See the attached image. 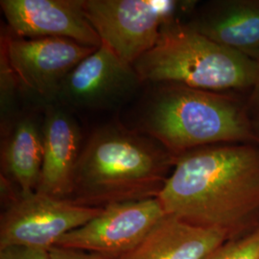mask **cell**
Here are the masks:
<instances>
[{
	"label": "cell",
	"instance_id": "obj_16",
	"mask_svg": "<svg viewBox=\"0 0 259 259\" xmlns=\"http://www.w3.org/2000/svg\"><path fill=\"white\" fill-rule=\"evenodd\" d=\"M19 88L17 75L10 65L9 60L1 48L0 51V106H1V127L6 134L9 130L8 124L13 112L16 93Z\"/></svg>",
	"mask_w": 259,
	"mask_h": 259
},
{
	"label": "cell",
	"instance_id": "obj_17",
	"mask_svg": "<svg viewBox=\"0 0 259 259\" xmlns=\"http://www.w3.org/2000/svg\"><path fill=\"white\" fill-rule=\"evenodd\" d=\"M49 259H115L84 250L55 246L48 250Z\"/></svg>",
	"mask_w": 259,
	"mask_h": 259
},
{
	"label": "cell",
	"instance_id": "obj_10",
	"mask_svg": "<svg viewBox=\"0 0 259 259\" xmlns=\"http://www.w3.org/2000/svg\"><path fill=\"white\" fill-rule=\"evenodd\" d=\"M0 6L15 36L64 37L93 48L102 45L84 15L83 0H1Z\"/></svg>",
	"mask_w": 259,
	"mask_h": 259
},
{
	"label": "cell",
	"instance_id": "obj_4",
	"mask_svg": "<svg viewBox=\"0 0 259 259\" xmlns=\"http://www.w3.org/2000/svg\"><path fill=\"white\" fill-rule=\"evenodd\" d=\"M133 66L141 82L175 83L214 93L250 92L258 74L257 62L173 19L162 26L154 47Z\"/></svg>",
	"mask_w": 259,
	"mask_h": 259
},
{
	"label": "cell",
	"instance_id": "obj_13",
	"mask_svg": "<svg viewBox=\"0 0 259 259\" xmlns=\"http://www.w3.org/2000/svg\"><path fill=\"white\" fill-rule=\"evenodd\" d=\"M230 238L166 214L134 250L116 259H205Z\"/></svg>",
	"mask_w": 259,
	"mask_h": 259
},
{
	"label": "cell",
	"instance_id": "obj_7",
	"mask_svg": "<svg viewBox=\"0 0 259 259\" xmlns=\"http://www.w3.org/2000/svg\"><path fill=\"white\" fill-rule=\"evenodd\" d=\"M165 215L158 198L110 204L56 246L118 258L134 250Z\"/></svg>",
	"mask_w": 259,
	"mask_h": 259
},
{
	"label": "cell",
	"instance_id": "obj_15",
	"mask_svg": "<svg viewBox=\"0 0 259 259\" xmlns=\"http://www.w3.org/2000/svg\"><path fill=\"white\" fill-rule=\"evenodd\" d=\"M205 259H259V221L246 235L228 239Z\"/></svg>",
	"mask_w": 259,
	"mask_h": 259
},
{
	"label": "cell",
	"instance_id": "obj_3",
	"mask_svg": "<svg viewBox=\"0 0 259 259\" xmlns=\"http://www.w3.org/2000/svg\"><path fill=\"white\" fill-rule=\"evenodd\" d=\"M249 110L224 93L163 83L145 111L142 129L177 157L212 145L256 144Z\"/></svg>",
	"mask_w": 259,
	"mask_h": 259
},
{
	"label": "cell",
	"instance_id": "obj_18",
	"mask_svg": "<svg viewBox=\"0 0 259 259\" xmlns=\"http://www.w3.org/2000/svg\"><path fill=\"white\" fill-rule=\"evenodd\" d=\"M0 259H49L48 250L8 248L0 250Z\"/></svg>",
	"mask_w": 259,
	"mask_h": 259
},
{
	"label": "cell",
	"instance_id": "obj_5",
	"mask_svg": "<svg viewBox=\"0 0 259 259\" xmlns=\"http://www.w3.org/2000/svg\"><path fill=\"white\" fill-rule=\"evenodd\" d=\"M103 208L34 192L10 200L0 218V250H49L66 233L92 221Z\"/></svg>",
	"mask_w": 259,
	"mask_h": 259
},
{
	"label": "cell",
	"instance_id": "obj_20",
	"mask_svg": "<svg viewBox=\"0 0 259 259\" xmlns=\"http://www.w3.org/2000/svg\"><path fill=\"white\" fill-rule=\"evenodd\" d=\"M255 113H256V116H255V119L253 120V124H254V129L256 132V136H257V139H258V144H259V108L254 110Z\"/></svg>",
	"mask_w": 259,
	"mask_h": 259
},
{
	"label": "cell",
	"instance_id": "obj_6",
	"mask_svg": "<svg viewBox=\"0 0 259 259\" xmlns=\"http://www.w3.org/2000/svg\"><path fill=\"white\" fill-rule=\"evenodd\" d=\"M176 6L167 0H83L84 15L103 45L132 65L156 45Z\"/></svg>",
	"mask_w": 259,
	"mask_h": 259
},
{
	"label": "cell",
	"instance_id": "obj_19",
	"mask_svg": "<svg viewBox=\"0 0 259 259\" xmlns=\"http://www.w3.org/2000/svg\"><path fill=\"white\" fill-rule=\"evenodd\" d=\"M248 106H249V109H252V110H256L259 108V62L257 79L254 87L250 92V99H249Z\"/></svg>",
	"mask_w": 259,
	"mask_h": 259
},
{
	"label": "cell",
	"instance_id": "obj_11",
	"mask_svg": "<svg viewBox=\"0 0 259 259\" xmlns=\"http://www.w3.org/2000/svg\"><path fill=\"white\" fill-rule=\"evenodd\" d=\"M235 53L259 62V0H214L204 3L187 23Z\"/></svg>",
	"mask_w": 259,
	"mask_h": 259
},
{
	"label": "cell",
	"instance_id": "obj_12",
	"mask_svg": "<svg viewBox=\"0 0 259 259\" xmlns=\"http://www.w3.org/2000/svg\"><path fill=\"white\" fill-rule=\"evenodd\" d=\"M41 131L44 156L36 192L67 200L82 151L79 126L66 111L49 107Z\"/></svg>",
	"mask_w": 259,
	"mask_h": 259
},
{
	"label": "cell",
	"instance_id": "obj_2",
	"mask_svg": "<svg viewBox=\"0 0 259 259\" xmlns=\"http://www.w3.org/2000/svg\"><path fill=\"white\" fill-rule=\"evenodd\" d=\"M177 158L146 134L120 124L103 126L82 148L67 200L103 208L157 198Z\"/></svg>",
	"mask_w": 259,
	"mask_h": 259
},
{
	"label": "cell",
	"instance_id": "obj_8",
	"mask_svg": "<svg viewBox=\"0 0 259 259\" xmlns=\"http://www.w3.org/2000/svg\"><path fill=\"white\" fill-rule=\"evenodd\" d=\"M10 65L19 87L47 100H56L66 77L97 48L64 37H25L2 35Z\"/></svg>",
	"mask_w": 259,
	"mask_h": 259
},
{
	"label": "cell",
	"instance_id": "obj_1",
	"mask_svg": "<svg viewBox=\"0 0 259 259\" xmlns=\"http://www.w3.org/2000/svg\"><path fill=\"white\" fill-rule=\"evenodd\" d=\"M158 200L168 215L231 237L259 215V146H206L177 158Z\"/></svg>",
	"mask_w": 259,
	"mask_h": 259
},
{
	"label": "cell",
	"instance_id": "obj_14",
	"mask_svg": "<svg viewBox=\"0 0 259 259\" xmlns=\"http://www.w3.org/2000/svg\"><path fill=\"white\" fill-rule=\"evenodd\" d=\"M6 135L2 152L5 173L17 185L19 194L34 193L42 165V131L34 117L25 116L17 121Z\"/></svg>",
	"mask_w": 259,
	"mask_h": 259
},
{
	"label": "cell",
	"instance_id": "obj_9",
	"mask_svg": "<svg viewBox=\"0 0 259 259\" xmlns=\"http://www.w3.org/2000/svg\"><path fill=\"white\" fill-rule=\"evenodd\" d=\"M140 83L134 66L102 44L66 77L56 100L74 108H106L133 93Z\"/></svg>",
	"mask_w": 259,
	"mask_h": 259
}]
</instances>
